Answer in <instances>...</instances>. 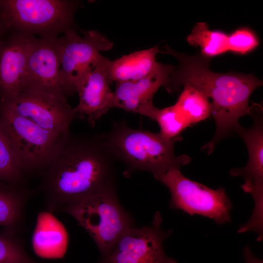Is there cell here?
I'll return each instance as SVG.
<instances>
[{
  "label": "cell",
  "mask_w": 263,
  "mask_h": 263,
  "mask_svg": "<svg viewBox=\"0 0 263 263\" xmlns=\"http://www.w3.org/2000/svg\"><path fill=\"white\" fill-rule=\"evenodd\" d=\"M113 159L100 135L70 133L41 173L36 191L53 212L86 197L116 190Z\"/></svg>",
  "instance_id": "6da1fadb"
},
{
  "label": "cell",
  "mask_w": 263,
  "mask_h": 263,
  "mask_svg": "<svg viewBox=\"0 0 263 263\" xmlns=\"http://www.w3.org/2000/svg\"><path fill=\"white\" fill-rule=\"evenodd\" d=\"M162 53L171 55L179 65L171 73L168 92L181 86H190L199 90L210 102L211 115L216 125L213 138L202 150L210 154L223 139L229 136L241 126L242 116L252 115L249 100L252 93L263 85V81L252 74L219 73L209 68L210 58L200 53L189 56L177 52L168 45Z\"/></svg>",
  "instance_id": "7a4b0ae2"
},
{
  "label": "cell",
  "mask_w": 263,
  "mask_h": 263,
  "mask_svg": "<svg viewBox=\"0 0 263 263\" xmlns=\"http://www.w3.org/2000/svg\"><path fill=\"white\" fill-rule=\"evenodd\" d=\"M100 135L113 158L125 166L123 174L127 178L135 172L146 171L158 180L169 169H180L191 161L186 154L175 156L177 139L142 128L132 129L124 120L114 122L111 131Z\"/></svg>",
  "instance_id": "3957f363"
},
{
  "label": "cell",
  "mask_w": 263,
  "mask_h": 263,
  "mask_svg": "<svg viewBox=\"0 0 263 263\" xmlns=\"http://www.w3.org/2000/svg\"><path fill=\"white\" fill-rule=\"evenodd\" d=\"M81 6L73 0H0V34L57 38L73 28L75 14Z\"/></svg>",
  "instance_id": "277c9868"
},
{
  "label": "cell",
  "mask_w": 263,
  "mask_h": 263,
  "mask_svg": "<svg viewBox=\"0 0 263 263\" xmlns=\"http://www.w3.org/2000/svg\"><path fill=\"white\" fill-rule=\"evenodd\" d=\"M71 215L91 236L101 257L120 237L134 226L131 215L119 203L116 190L96 193L72 203L62 210Z\"/></svg>",
  "instance_id": "5b68a950"
},
{
  "label": "cell",
  "mask_w": 263,
  "mask_h": 263,
  "mask_svg": "<svg viewBox=\"0 0 263 263\" xmlns=\"http://www.w3.org/2000/svg\"><path fill=\"white\" fill-rule=\"evenodd\" d=\"M0 123L25 175L42 173L66 136L39 127L3 104H0Z\"/></svg>",
  "instance_id": "8992f818"
},
{
  "label": "cell",
  "mask_w": 263,
  "mask_h": 263,
  "mask_svg": "<svg viewBox=\"0 0 263 263\" xmlns=\"http://www.w3.org/2000/svg\"><path fill=\"white\" fill-rule=\"evenodd\" d=\"M170 193V207L190 215H200L222 225L231 222V200L225 189H213L190 180L179 168L168 170L158 180Z\"/></svg>",
  "instance_id": "52a82bcc"
},
{
  "label": "cell",
  "mask_w": 263,
  "mask_h": 263,
  "mask_svg": "<svg viewBox=\"0 0 263 263\" xmlns=\"http://www.w3.org/2000/svg\"><path fill=\"white\" fill-rule=\"evenodd\" d=\"M113 46L112 41L95 30L85 32L81 37L72 28L58 37L60 81L66 98L76 93L78 81L97 61L101 52Z\"/></svg>",
  "instance_id": "ba28073f"
},
{
  "label": "cell",
  "mask_w": 263,
  "mask_h": 263,
  "mask_svg": "<svg viewBox=\"0 0 263 263\" xmlns=\"http://www.w3.org/2000/svg\"><path fill=\"white\" fill-rule=\"evenodd\" d=\"M162 223L161 214L157 211L150 225L130 227L99 263H177L165 253L163 242L172 231L163 230Z\"/></svg>",
  "instance_id": "9c48e42d"
},
{
  "label": "cell",
  "mask_w": 263,
  "mask_h": 263,
  "mask_svg": "<svg viewBox=\"0 0 263 263\" xmlns=\"http://www.w3.org/2000/svg\"><path fill=\"white\" fill-rule=\"evenodd\" d=\"M0 104L39 127L62 136L69 134L72 122L79 119L66 98L32 88H25L13 99Z\"/></svg>",
  "instance_id": "30bf717a"
},
{
  "label": "cell",
  "mask_w": 263,
  "mask_h": 263,
  "mask_svg": "<svg viewBox=\"0 0 263 263\" xmlns=\"http://www.w3.org/2000/svg\"><path fill=\"white\" fill-rule=\"evenodd\" d=\"M109 60L101 55L76 86L79 102L75 109L79 119H86L91 127L110 109L114 108V92L110 88L107 72Z\"/></svg>",
  "instance_id": "8fae6325"
},
{
  "label": "cell",
  "mask_w": 263,
  "mask_h": 263,
  "mask_svg": "<svg viewBox=\"0 0 263 263\" xmlns=\"http://www.w3.org/2000/svg\"><path fill=\"white\" fill-rule=\"evenodd\" d=\"M253 124L245 129L241 125L235 133L244 141L248 152V161L244 167L231 169L233 176H242L244 183L242 188L250 194L254 203L252 214L260 217L263 214V112L253 108Z\"/></svg>",
  "instance_id": "7c38bea8"
},
{
  "label": "cell",
  "mask_w": 263,
  "mask_h": 263,
  "mask_svg": "<svg viewBox=\"0 0 263 263\" xmlns=\"http://www.w3.org/2000/svg\"><path fill=\"white\" fill-rule=\"evenodd\" d=\"M34 36L7 33L0 40V103L16 97L22 90L28 56Z\"/></svg>",
  "instance_id": "4fadbf2b"
},
{
  "label": "cell",
  "mask_w": 263,
  "mask_h": 263,
  "mask_svg": "<svg viewBox=\"0 0 263 263\" xmlns=\"http://www.w3.org/2000/svg\"><path fill=\"white\" fill-rule=\"evenodd\" d=\"M59 69L58 37H34L28 56L22 89L32 88L66 98L60 84Z\"/></svg>",
  "instance_id": "5bb4252c"
},
{
  "label": "cell",
  "mask_w": 263,
  "mask_h": 263,
  "mask_svg": "<svg viewBox=\"0 0 263 263\" xmlns=\"http://www.w3.org/2000/svg\"><path fill=\"white\" fill-rule=\"evenodd\" d=\"M176 67L160 63L153 72L134 81L116 83L114 108L149 117L155 107L153 97L163 86L168 92L170 75Z\"/></svg>",
  "instance_id": "9a60e30c"
},
{
  "label": "cell",
  "mask_w": 263,
  "mask_h": 263,
  "mask_svg": "<svg viewBox=\"0 0 263 263\" xmlns=\"http://www.w3.org/2000/svg\"><path fill=\"white\" fill-rule=\"evenodd\" d=\"M159 52L157 45L109 60L107 72L110 82L134 81L147 76L158 66L160 63L156 56Z\"/></svg>",
  "instance_id": "2e32d148"
},
{
  "label": "cell",
  "mask_w": 263,
  "mask_h": 263,
  "mask_svg": "<svg viewBox=\"0 0 263 263\" xmlns=\"http://www.w3.org/2000/svg\"><path fill=\"white\" fill-rule=\"evenodd\" d=\"M33 193L28 186L0 181V226L17 233L23 222L26 204Z\"/></svg>",
  "instance_id": "e0dca14e"
},
{
  "label": "cell",
  "mask_w": 263,
  "mask_h": 263,
  "mask_svg": "<svg viewBox=\"0 0 263 263\" xmlns=\"http://www.w3.org/2000/svg\"><path fill=\"white\" fill-rule=\"evenodd\" d=\"M227 37L225 33L210 30L207 23L199 22L187 37V41L190 45L199 47L200 54L210 58L228 52Z\"/></svg>",
  "instance_id": "ac0fdd59"
},
{
  "label": "cell",
  "mask_w": 263,
  "mask_h": 263,
  "mask_svg": "<svg viewBox=\"0 0 263 263\" xmlns=\"http://www.w3.org/2000/svg\"><path fill=\"white\" fill-rule=\"evenodd\" d=\"M183 87L174 105L191 125L204 120L211 115L210 101L202 92L192 86Z\"/></svg>",
  "instance_id": "d6986e66"
},
{
  "label": "cell",
  "mask_w": 263,
  "mask_h": 263,
  "mask_svg": "<svg viewBox=\"0 0 263 263\" xmlns=\"http://www.w3.org/2000/svg\"><path fill=\"white\" fill-rule=\"evenodd\" d=\"M0 181L18 186H28L11 146L0 123Z\"/></svg>",
  "instance_id": "ffe728a7"
},
{
  "label": "cell",
  "mask_w": 263,
  "mask_h": 263,
  "mask_svg": "<svg viewBox=\"0 0 263 263\" xmlns=\"http://www.w3.org/2000/svg\"><path fill=\"white\" fill-rule=\"evenodd\" d=\"M149 118L158 123L162 135L171 139H179L181 132L191 125L174 105L162 109L155 107Z\"/></svg>",
  "instance_id": "44dd1931"
},
{
  "label": "cell",
  "mask_w": 263,
  "mask_h": 263,
  "mask_svg": "<svg viewBox=\"0 0 263 263\" xmlns=\"http://www.w3.org/2000/svg\"><path fill=\"white\" fill-rule=\"evenodd\" d=\"M15 232H0V263H38L28 254Z\"/></svg>",
  "instance_id": "7402d4cb"
},
{
  "label": "cell",
  "mask_w": 263,
  "mask_h": 263,
  "mask_svg": "<svg viewBox=\"0 0 263 263\" xmlns=\"http://www.w3.org/2000/svg\"><path fill=\"white\" fill-rule=\"evenodd\" d=\"M259 43L256 34L247 27L237 29L227 37L228 52L237 54L248 53L256 49Z\"/></svg>",
  "instance_id": "603a6c76"
},
{
  "label": "cell",
  "mask_w": 263,
  "mask_h": 263,
  "mask_svg": "<svg viewBox=\"0 0 263 263\" xmlns=\"http://www.w3.org/2000/svg\"><path fill=\"white\" fill-rule=\"evenodd\" d=\"M244 256L245 260V263H263L262 260L254 256L249 245H246L244 248Z\"/></svg>",
  "instance_id": "cb8c5ba5"
},
{
  "label": "cell",
  "mask_w": 263,
  "mask_h": 263,
  "mask_svg": "<svg viewBox=\"0 0 263 263\" xmlns=\"http://www.w3.org/2000/svg\"><path fill=\"white\" fill-rule=\"evenodd\" d=\"M1 38V36L0 35V40Z\"/></svg>",
  "instance_id": "d4e9b609"
}]
</instances>
